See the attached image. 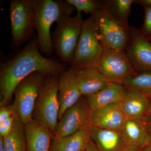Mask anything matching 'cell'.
Returning a JSON list of instances; mask_svg holds the SVG:
<instances>
[{"label": "cell", "instance_id": "6da1fadb", "mask_svg": "<svg viewBox=\"0 0 151 151\" xmlns=\"http://www.w3.org/2000/svg\"><path fill=\"white\" fill-rule=\"evenodd\" d=\"M65 70L61 63L41 52L37 37L33 38L22 50L1 65L0 106H6L19 83L35 72L45 75H60Z\"/></svg>", "mask_w": 151, "mask_h": 151}, {"label": "cell", "instance_id": "7a4b0ae2", "mask_svg": "<svg viewBox=\"0 0 151 151\" xmlns=\"http://www.w3.org/2000/svg\"><path fill=\"white\" fill-rule=\"evenodd\" d=\"M35 13V25L37 32L40 50L46 57L53 53L50 28L54 22L70 16L75 8L66 0H32Z\"/></svg>", "mask_w": 151, "mask_h": 151}, {"label": "cell", "instance_id": "3957f363", "mask_svg": "<svg viewBox=\"0 0 151 151\" xmlns=\"http://www.w3.org/2000/svg\"><path fill=\"white\" fill-rule=\"evenodd\" d=\"M91 15L97 24L100 41L104 49L125 51L130 42L129 24L116 18L106 1H103L102 7Z\"/></svg>", "mask_w": 151, "mask_h": 151}, {"label": "cell", "instance_id": "277c9868", "mask_svg": "<svg viewBox=\"0 0 151 151\" xmlns=\"http://www.w3.org/2000/svg\"><path fill=\"white\" fill-rule=\"evenodd\" d=\"M59 76H46L40 88L33 115L34 121L48 128L54 134L58 124L59 112Z\"/></svg>", "mask_w": 151, "mask_h": 151}, {"label": "cell", "instance_id": "5b68a950", "mask_svg": "<svg viewBox=\"0 0 151 151\" xmlns=\"http://www.w3.org/2000/svg\"><path fill=\"white\" fill-rule=\"evenodd\" d=\"M104 50L97 24L91 15L84 20L70 67L76 69L96 67Z\"/></svg>", "mask_w": 151, "mask_h": 151}, {"label": "cell", "instance_id": "8992f818", "mask_svg": "<svg viewBox=\"0 0 151 151\" xmlns=\"http://www.w3.org/2000/svg\"><path fill=\"white\" fill-rule=\"evenodd\" d=\"M84 22L81 13H77L75 16L65 17L56 22L52 44L63 62L70 63L73 60Z\"/></svg>", "mask_w": 151, "mask_h": 151}, {"label": "cell", "instance_id": "52a82bcc", "mask_svg": "<svg viewBox=\"0 0 151 151\" xmlns=\"http://www.w3.org/2000/svg\"><path fill=\"white\" fill-rule=\"evenodd\" d=\"M11 48L17 50L31 38L35 30L32 0H13L10 4Z\"/></svg>", "mask_w": 151, "mask_h": 151}, {"label": "cell", "instance_id": "ba28073f", "mask_svg": "<svg viewBox=\"0 0 151 151\" xmlns=\"http://www.w3.org/2000/svg\"><path fill=\"white\" fill-rule=\"evenodd\" d=\"M46 76L41 72H34L22 80L15 89L12 106L24 125L33 120L39 91Z\"/></svg>", "mask_w": 151, "mask_h": 151}, {"label": "cell", "instance_id": "9c48e42d", "mask_svg": "<svg viewBox=\"0 0 151 151\" xmlns=\"http://www.w3.org/2000/svg\"><path fill=\"white\" fill-rule=\"evenodd\" d=\"M96 68L111 82L123 85L138 73L125 51L114 50L104 49Z\"/></svg>", "mask_w": 151, "mask_h": 151}, {"label": "cell", "instance_id": "30bf717a", "mask_svg": "<svg viewBox=\"0 0 151 151\" xmlns=\"http://www.w3.org/2000/svg\"><path fill=\"white\" fill-rule=\"evenodd\" d=\"M92 112L82 96L77 103L63 113L58 122L55 135L59 137H67L82 129H87L90 127Z\"/></svg>", "mask_w": 151, "mask_h": 151}, {"label": "cell", "instance_id": "8fae6325", "mask_svg": "<svg viewBox=\"0 0 151 151\" xmlns=\"http://www.w3.org/2000/svg\"><path fill=\"white\" fill-rule=\"evenodd\" d=\"M130 42L126 54L138 73L151 72V42L139 29L130 28Z\"/></svg>", "mask_w": 151, "mask_h": 151}, {"label": "cell", "instance_id": "7c38bea8", "mask_svg": "<svg viewBox=\"0 0 151 151\" xmlns=\"http://www.w3.org/2000/svg\"><path fill=\"white\" fill-rule=\"evenodd\" d=\"M76 69L70 67L59 76L58 98L59 103L58 121L68 108L78 102L82 95L76 79Z\"/></svg>", "mask_w": 151, "mask_h": 151}, {"label": "cell", "instance_id": "4fadbf2b", "mask_svg": "<svg viewBox=\"0 0 151 151\" xmlns=\"http://www.w3.org/2000/svg\"><path fill=\"white\" fill-rule=\"evenodd\" d=\"M126 88V94L121 102L125 117L128 120L144 122L149 113L150 98L137 89Z\"/></svg>", "mask_w": 151, "mask_h": 151}, {"label": "cell", "instance_id": "5bb4252c", "mask_svg": "<svg viewBox=\"0 0 151 151\" xmlns=\"http://www.w3.org/2000/svg\"><path fill=\"white\" fill-rule=\"evenodd\" d=\"M127 120L121 108V103H114L92 111L90 127L122 130Z\"/></svg>", "mask_w": 151, "mask_h": 151}, {"label": "cell", "instance_id": "9a60e30c", "mask_svg": "<svg viewBox=\"0 0 151 151\" xmlns=\"http://www.w3.org/2000/svg\"><path fill=\"white\" fill-rule=\"evenodd\" d=\"M90 139L100 151H126L127 145L122 130L87 128Z\"/></svg>", "mask_w": 151, "mask_h": 151}, {"label": "cell", "instance_id": "2e32d148", "mask_svg": "<svg viewBox=\"0 0 151 151\" xmlns=\"http://www.w3.org/2000/svg\"><path fill=\"white\" fill-rule=\"evenodd\" d=\"M52 132L33 120L24 125L27 151H50Z\"/></svg>", "mask_w": 151, "mask_h": 151}, {"label": "cell", "instance_id": "e0dca14e", "mask_svg": "<svg viewBox=\"0 0 151 151\" xmlns=\"http://www.w3.org/2000/svg\"><path fill=\"white\" fill-rule=\"evenodd\" d=\"M76 79L83 96L94 94L111 82L96 67L76 69Z\"/></svg>", "mask_w": 151, "mask_h": 151}, {"label": "cell", "instance_id": "ac0fdd59", "mask_svg": "<svg viewBox=\"0 0 151 151\" xmlns=\"http://www.w3.org/2000/svg\"><path fill=\"white\" fill-rule=\"evenodd\" d=\"M127 92L124 85L110 82L94 94L84 96L92 111L114 104L121 103Z\"/></svg>", "mask_w": 151, "mask_h": 151}, {"label": "cell", "instance_id": "d6986e66", "mask_svg": "<svg viewBox=\"0 0 151 151\" xmlns=\"http://www.w3.org/2000/svg\"><path fill=\"white\" fill-rule=\"evenodd\" d=\"M122 131L127 149L137 150L150 144L149 130L144 122L127 119Z\"/></svg>", "mask_w": 151, "mask_h": 151}, {"label": "cell", "instance_id": "ffe728a7", "mask_svg": "<svg viewBox=\"0 0 151 151\" xmlns=\"http://www.w3.org/2000/svg\"><path fill=\"white\" fill-rule=\"evenodd\" d=\"M90 139L87 129H82L70 136L53 137L50 151H83Z\"/></svg>", "mask_w": 151, "mask_h": 151}, {"label": "cell", "instance_id": "44dd1931", "mask_svg": "<svg viewBox=\"0 0 151 151\" xmlns=\"http://www.w3.org/2000/svg\"><path fill=\"white\" fill-rule=\"evenodd\" d=\"M24 125L16 114L12 131L4 137L5 151H27Z\"/></svg>", "mask_w": 151, "mask_h": 151}, {"label": "cell", "instance_id": "7402d4cb", "mask_svg": "<svg viewBox=\"0 0 151 151\" xmlns=\"http://www.w3.org/2000/svg\"><path fill=\"white\" fill-rule=\"evenodd\" d=\"M124 86L126 88L137 89L151 97V72H139L127 79Z\"/></svg>", "mask_w": 151, "mask_h": 151}, {"label": "cell", "instance_id": "603a6c76", "mask_svg": "<svg viewBox=\"0 0 151 151\" xmlns=\"http://www.w3.org/2000/svg\"><path fill=\"white\" fill-rule=\"evenodd\" d=\"M134 0H112L106 1L111 12L116 19L125 24H128V19Z\"/></svg>", "mask_w": 151, "mask_h": 151}, {"label": "cell", "instance_id": "cb8c5ba5", "mask_svg": "<svg viewBox=\"0 0 151 151\" xmlns=\"http://www.w3.org/2000/svg\"><path fill=\"white\" fill-rule=\"evenodd\" d=\"M73 6L77 13L85 12L92 14L100 9L103 5V1L94 0H66Z\"/></svg>", "mask_w": 151, "mask_h": 151}, {"label": "cell", "instance_id": "d4e9b609", "mask_svg": "<svg viewBox=\"0 0 151 151\" xmlns=\"http://www.w3.org/2000/svg\"><path fill=\"white\" fill-rule=\"evenodd\" d=\"M145 17L142 27L139 29L147 38L151 36V6L144 7Z\"/></svg>", "mask_w": 151, "mask_h": 151}, {"label": "cell", "instance_id": "484cf974", "mask_svg": "<svg viewBox=\"0 0 151 151\" xmlns=\"http://www.w3.org/2000/svg\"><path fill=\"white\" fill-rule=\"evenodd\" d=\"M16 115V113H14L0 123V136L5 137L10 134L13 127Z\"/></svg>", "mask_w": 151, "mask_h": 151}, {"label": "cell", "instance_id": "4316f807", "mask_svg": "<svg viewBox=\"0 0 151 151\" xmlns=\"http://www.w3.org/2000/svg\"><path fill=\"white\" fill-rule=\"evenodd\" d=\"M15 113L12 105L1 107L0 109V123Z\"/></svg>", "mask_w": 151, "mask_h": 151}, {"label": "cell", "instance_id": "83f0119b", "mask_svg": "<svg viewBox=\"0 0 151 151\" xmlns=\"http://www.w3.org/2000/svg\"><path fill=\"white\" fill-rule=\"evenodd\" d=\"M83 151H100L97 146L90 139L87 143L86 148Z\"/></svg>", "mask_w": 151, "mask_h": 151}, {"label": "cell", "instance_id": "f1b7e54d", "mask_svg": "<svg viewBox=\"0 0 151 151\" xmlns=\"http://www.w3.org/2000/svg\"><path fill=\"white\" fill-rule=\"evenodd\" d=\"M135 2L144 7L151 6V0H138L135 1Z\"/></svg>", "mask_w": 151, "mask_h": 151}, {"label": "cell", "instance_id": "f546056e", "mask_svg": "<svg viewBox=\"0 0 151 151\" xmlns=\"http://www.w3.org/2000/svg\"><path fill=\"white\" fill-rule=\"evenodd\" d=\"M144 122L147 125L149 131L151 130V114H149L146 117Z\"/></svg>", "mask_w": 151, "mask_h": 151}, {"label": "cell", "instance_id": "4dcf8cb0", "mask_svg": "<svg viewBox=\"0 0 151 151\" xmlns=\"http://www.w3.org/2000/svg\"><path fill=\"white\" fill-rule=\"evenodd\" d=\"M126 151H151V145L150 144L142 148L137 149V150H133L127 149Z\"/></svg>", "mask_w": 151, "mask_h": 151}, {"label": "cell", "instance_id": "1f68e13d", "mask_svg": "<svg viewBox=\"0 0 151 151\" xmlns=\"http://www.w3.org/2000/svg\"><path fill=\"white\" fill-rule=\"evenodd\" d=\"M0 151H5L4 145V137L0 136Z\"/></svg>", "mask_w": 151, "mask_h": 151}, {"label": "cell", "instance_id": "d6a6232c", "mask_svg": "<svg viewBox=\"0 0 151 151\" xmlns=\"http://www.w3.org/2000/svg\"><path fill=\"white\" fill-rule=\"evenodd\" d=\"M150 109H149V113L148 115H149V114H151V97H150ZM147 115V116H148Z\"/></svg>", "mask_w": 151, "mask_h": 151}, {"label": "cell", "instance_id": "836d02e7", "mask_svg": "<svg viewBox=\"0 0 151 151\" xmlns=\"http://www.w3.org/2000/svg\"><path fill=\"white\" fill-rule=\"evenodd\" d=\"M149 139H150V144L151 145V130H149Z\"/></svg>", "mask_w": 151, "mask_h": 151}, {"label": "cell", "instance_id": "e575fe53", "mask_svg": "<svg viewBox=\"0 0 151 151\" xmlns=\"http://www.w3.org/2000/svg\"><path fill=\"white\" fill-rule=\"evenodd\" d=\"M147 39L150 41L151 42V36L150 37H148Z\"/></svg>", "mask_w": 151, "mask_h": 151}]
</instances>
